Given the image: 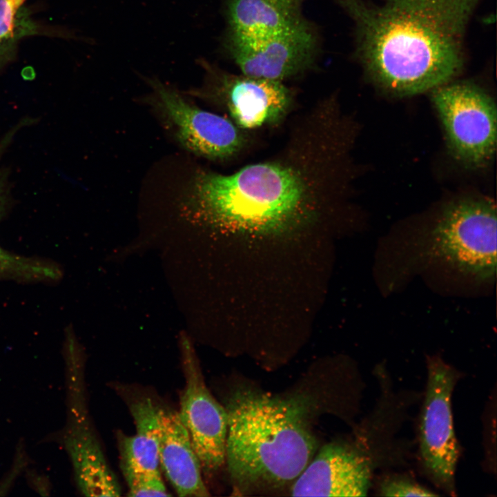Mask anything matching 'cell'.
<instances>
[{"instance_id":"obj_11","label":"cell","mask_w":497,"mask_h":497,"mask_svg":"<svg viewBox=\"0 0 497 497\" xmlns=\"http://www.w3.org/2000/svg\"><path fill=\"white\" fill-rule=\"evenodd\" d=\"M367 459L347 446L329 443L320 449L291 487L293 496H364L370 485Z\"/></svg>"},{"instance_id":"obj_14","label":"cell","mask_w":497,"mask_h":497,"mask_svg":"<svg viewBox=\"0 0 497 497\" xmlns=\"http://www.w3.org/2000/svg\"><path fill=\"white\" fill-rule=\"evenodd\" d=\"M130 411L134 420L135 433L133 436L120 437L119 449L121 471L160 472L158 407L147 398L133 402Z\"/></svg>"},{"instance_id":"obj_17","label":"cell","mask_w":497,"mask_h":497,"mask_svg":"<svg viewBox=\"0 0 497 497\" xmlns=\"http://www.w3.org/2000/svg\"><path fill=\"white\" fill-rule=\"evenodd\" d=\"M130 496H167L170 494L164 485L160 472H123Z\"/></svg>"},{"instance_id":"obj_1","label":"cell","mask_w":497,"mask_h":497,"mask_svg":"<svg viewBox=\"0 0 497 497\" xmlns=\"http://www.w3.org/2000/svg\"><path fill=\"white\" fill-rule=\"evenodd\" d=\"M336 94L292 121L271 155L228 174L200 170L189 202L206 221L244 231L273 232L311 222L349 193L355 126Z\"/></svg>"},{"instance_id":"obj_12","label":"cell","mask_w":497,"mask_h":497,"mask_svg":"<svg viewBox=\"0 0 497 497\" xmlns=\"http://www.w3.org/2000/svg\"><path fill=\"white\" fill-rule=\"evenodd\" d=\"M159 465L179 496H209L202 466L177 411L158 408Z\"/></svg>"},{"instance_id":"obj_10","label":"cell","mask_w":497,"mask_h":497,"mask_svg":"<svg viewBox=\"0 0 497 497\" xmlns=\"http://www.w3.org/2000/svg\"><path fill=\"white\" fill-rule=\"evenodd\" d=\"M151 84L157 105L186 148L213 160H231L248 149L251 141L248 131L237 126L229 118L191 104L160 82Z\"/></svg>"},{"instance_id":"obj_13","label":"cell","mask_w":497,"mask_h":497,"mask_svg":"<svg viewBox=\"0 0 497 497\" xmlns=\"http://www.w3.org/2000/svg\"><path fill=\"white\" fill-rule=\"evenodd\" d=\"M305 0H227L229 34L256 37L291 26L303 19Z\"/></svg>"},{"instance_id":"obj_9","label":"cell","mask_w":497,"mask_h":497,"mask_svg":"<svg viewBox=\"0 0 497 497\" xmlns=\"http://www.w3.org/2000/svg\"><path fill=\"white\" fill-rule=\"evenodd\" d=\"M202 66L206 71V95L244 130L278 126L291 110L293 93L282 81L232 74L206 61Z\"/></svg>"},{"instance_id":"obj_15","label":"cell","mask_w":497,"mask_h":497,"mask_svg":"<svg viewBox=\"0 0 497 497\" xmlns=\"http://www.w3.org/2000/svg\"><path fill=\"white\" fill-rule=\"evenodd\" d=\"M26 1L0 0V66L14 59L22 39L43 32L29 12Z\"/></svg>"},{"instance_id":"obj_4","label":"cell","mask_w":497,"mask_h":497,"mask_svg":"<svg viewBox=\"0 0 497 497\" xmlns=\"http://www.w3.org/2000/svg\"><path fill=\"white\" fill-rule=\"evenodd\" d=\"M496 210L487 199H465L448 204L426 232L409 237L408 267L440 264L480 281L496 271Z\"/></svg>"},{"instance_id":"obj_6","label":"cell","mask_w":497,"mask_h":497,"mask_svg":"<svg viewBox=\"0 0 497 497\" xmlns=\"http://www.w3.org/2000/svg\"><path fill=\"white\" fill-rule=\"evenodd\" d=\"M427 384L420 423V454L431 479L453 494L459 458L451 410L456 371L442 359L427 361Z\"/></svg>"},{"instance_id":"obj_5","label":"cell","mask_w":497,"mask_h":497,"mask_svg":"<svg viewBox=\"0 0 497 497\" xmlns=\"http://www.w3.org/2000/svg\"><path fill=\"white\" fill-rule=\"evenodd\" d=\"M449 148L460 162L480 167L491 160L496 145V107L474 84H445L433 90Z\"/></svg>"},{"instance_id":"obj_2","label":"cell","mask_w":497,"mask_h":497,"mask_svg":"<svg viewBox=\"0 0 497 497\" xmlns=\"http://www.w3.org/2000/svg\"><path fill=\"white\" fill-rule=\"evenodd\" d=\"M352 19L357 56L382 88L400 95L433 90L464 63L465 30L479 0H333Z\"/></svg>"},{"instance_id":"obj_16","label":"cell","mask_w":497,"mask_h":497,"mask_svg":"<svg viewBox=\"0 0 497 497\" xmlns=\"http://www.w3.org/2000/svg\"><path fill=\"white\" fill-rule=\"evenodd\" d=\"M3 183L0 177V219L5 210ZM61 276L60 268L49 261L26 257L4 250L0 246V279L19 282H50Z\"/></svg>"},{"instance_id":"obj_7","label":"cell","mask_w":497,"mask_h":497,"mask_svg":"<svg viewBox=\"0 0 497 497\" xmlns=\"http://www.w3.org/2000/svg\"><path fill=\"white\" fill-rule=\"evenodd\" d=\"M225 46L242 74L283 82L314 66L319 39L315 28L303 18L264 35L228 33Z\"/></svg>"},{"instance_id":"obj_18","label":"cell","mask_w":497,"mask_h":497,"mask_svg":"<svg viewBox=\"0 0 497 497\" xmlns=\"http://www.w3.org/2000/svg\"><path fill=\"white\" fill-rule=\"evenodd\" d=\"M383 496H436L431 490L403 477H391L385 479L380 486Z\"/></svg>"},{"instance_id":"obj_8","label":"cell","mask_w":497,"mask_h":497,"mask_svg":"<svg viewBox=\"0 0 497 497\" xmlns=\"http://www.w3.org/2000/svg\"><path fill=\"white\" fill-rule=\"evenodd\" d=\"M179 348L185 385L177 413L202 471L213 473L226 461L227 412L208 389L193 345L186 334L179 338Z\"/></svg>"},{"instance_id":"obj_3","label":"cell","mask_w":497,"mask_h":497,"mask_svg":"<svg viewBox=\"0 0 497 497\" xmlns=\"http://www.w3.org/2000/svg\"><path fill=\"white\" fill-rule=\"evenodd\" d=\"M226 460L243 486H280L295 480L316 442L293 403L251 389L234 393L226 406Z\"/></svg>"}]
</instances>
